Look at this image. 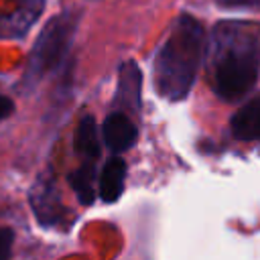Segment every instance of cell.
Listing matches in <instances>:
<instances>
[{"instance_id":"5","label":"cell","mask_w":260,"mask_h":260,"mask_svg":"<svg viewBox=\"0 0 260 260\" xmlns=\"http://www.w3.org/2000/svg\"><path fill=\"white\" fill-rule=\"evenodd\" d=\"M102 136H104L106 146L114 154H118L136 144L138 128L124 112H112L102 124Z\"/></svg>"},{"instance_id":"14","label":"cell","mask_w":260,"mask_h":260,"mask_svg":"<svg viewBox=\"0 0 260 260\" xmlns=\"http://www.w3.org/2000/svg\"><path fill=\"white\" fill-rule=\"evenodd\" d=\"M14 112V102L8 95H0V122Z\"/></svg>"},{"instance_id":"12","label":"cell","mask_w":260,"mask_h":260,"mask_svg":"<svg viewBox=\"0 0 260 260\" xmlns=\"http://www.w3.org/2000/svg\"><path fill=\"white\" fill-rule=\"evenodd\" d=\"M12 244H14V232L10 228H0V260H10Z\"/></svg>"},{"instance_id":"4","label":"cell","mask_w":260,"mask_h":260,"mask_svg":"<svg viewBox=\"0 0 260 260\" xmlns=\"http://www.w3.org/2000/svg\"><path fill=\"white\" fill-rule=\"evenodd\" d=\"M45 0H12V6L0 14V39L24 37L43 14Z\"/></svg>"},{"instance_id":"1","label":"cell","mask_w":260,"mask_h":260,"mask_svg":"<svg viewBox=\"0 0 260 260\" xmlns=\"http://www.w3.org/2000/svg\"><path fill=\"white\" fill-rule=\"evenodd\" d=\"M260 75V22L221 20L209 41V83L225 102L242 100Z\"/></svg>"},{"instance_id":"2","label":"cell","mask_w":260,"mask_h":260,"mask_svg":"<svg viewBox=\"0 0 260 260\" xmlns=\"http://www.w3.org/2000/svg\"><path fill=\"white\" fill-rule=\"evenodd\" d=\"M205 53V30L191 14H181L171 26L154 59V87L160 98H187Z\"/></svg>"},{"instance_id":"11","label":"cell","mask_w":260,"mask_h":260,"mask_svg":"<svg viewBox=\"0 0 260 260\" xmlns=\"http://www.w3.org/2000/svg\"><path fill=\"white\" fill-rule=\"evenodd\" d=\"M69 185L75 191L77 199L85 205H89L95 199V167L91 160H83L71 175Z\"/></svg>"},{"instance_id":"7","label":"cell","mask_w":260,"mask_h":260,"mask_svg":"<svg viewBox=\"0 0 260 260\" xmlns=\"http://www.w3.org/2000/svg\"><path fill=\"white\" fill-rule=\"evenodd\" d=\"M124 179H126V162L120 156H110L106 165L102 167L100 181H98V191L100 199L106 203H114L120 199L124 191Z\"/></svg>"},{"instance_id":"6","label":"cell","mask_w":260,"mask_h":260,"mask_svg":"<svg viewBox=\"0 0 260 260\" xmlns=\"http://www.w3.org/2000/svg\"><path fill=\"white\" fill-rule=\"evenodd\" d=\"M140 89H142V73L134 61H126L118 69V89H116V106L122 110L138 112L140 110Z\"/></svg>"},{"instance_id":"9","label":"cell","mask_w":260,"mask_h":260,"mask_svg":"<svg viewBox=\"0 0 260 260\" xmlns=\"http://www.w3.org/2000/svg\"><path fill=\"white\" fill-rule=\"evenodd\" d=\"M30 205L35 207L41 221H45V219L55 221L57 219V213L61 211V203H59V197H57V191H55V185L51 179L49 181L41 179L35 185V189L30 191Z\"/></svg>"},{"instance_id":"8","label":"cell","mask_w":260,"mask_h":260,"mask_svg":"<svg viewBox=\"0 0 260 260\" xmlns=\"http://www.w3.org/2000/svg\"><path fill=\"white\" fill-rule=\"evenodd\" d=\"M230 130L238 140H260V95L246 102L232 116Z\"/></svg>"},{"instance_id":"13","label":"cell","mask_w":260,"mask_h":260,"mask_svg":"<svg viewBox=\"0 0 260 260\" xmlns=\"http://www.w3.org/2000/svg\"><path fill=\"white\" fill-rule=\"evenodd\" d=\"M217 6L230 8V10H240V8H260V0H215Z\"/></svg>"},{"instance_id":"3","label":"cell","mask_w":260,"mask_h":260,"mask_svg":"<svg viewBox=\"0 0 260 260\" xmlns=\"http://www.w3.org/2000/svg\"><path fill=\"white\" fill-rule=\"evenodd\" d=\"M77 24H79V14L73 10L59 12L45 24V28L41 30V35L32 45L26 63V71H24L26 83H35L65 59L73 35L77 30Z\"/></svg>"},{"instance_id":"10","label":"cell","mask_w":260,"mask_h":260,"mask_svg":"<svg viewBox=\"0 0 260 260\" xmlns=\"http://www.w3.org/2000/svg\"><path fill=\"white\" fill-rule=\"evenodd\" d=\"M73 148L79 156L85 160H95L100 156V140H98V126L93 116H83L77 122L75 134H73Z\"/></svg>"}]
</instances>
